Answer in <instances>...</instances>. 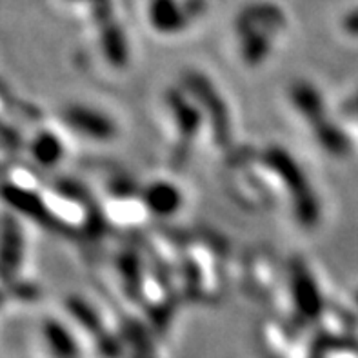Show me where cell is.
Listing matches in <instances>:
<instances>
[{"label": "cell", "mask_w": 358, "mask_h": 358, "mask_svg": "<svg viewBox=\"0 0 358 358\" xmlns=\"http://www.w3.org/2000/svg\"><path fill=\"white\" fill-rule=\"evenodd\" d=\"M44 338L55 358H78L77 342L59 322L45 324Z\"/></svg>", "instance_id": "obj_1"}]
</instances>
